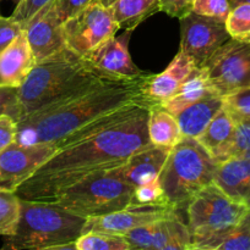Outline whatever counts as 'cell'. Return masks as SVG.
Returning a JSON list of instances; mask_svg holds the SVG:
<instances>
[{"instance_id": "cell-37", "label": "cell", "mask_w": 250, "mask_h": 250, "mask_svg": "<svg viewBox=\"0 0 250 250\" xmlns=\"http://www.w3.org/2000/svg\"><path fill=\"white\" fill-rule=\"evenodd\" d=\"M193 0H161V10L172 17L185 16L191 12Z\"/></svg>"}, {"instance_id": "cell-36", "label": "cell", "mask_w": 250, "mask_h": 250, "mask_svg": "<svg viewBox=\"0 0 250 250\" xmlns=\"http://www.w3.org/2000/svg\"><path fill=\"white\" fill-rule=\"evenodd\" d=\"M16 133L17 124L14 117L7 114L0 115V151L14 143Z\"/></svg>"}, {"instance_id": "cell-11", "label": "cell", "mask_w": 250, "mask_h": 250, "mask_svg": "<svg viewBox=\"0 0 250 250\" xmlns=\"http://www.w3.org/2000/svg\"><path fill=\"white\" fill-rule=\"evenodd\" d=\"M180 49L195 66H202L207 59L230 38L223 21L189 12L179 19Z\"/></svg>"}, {"instance_id": "cell-1", "label": "cell", "mask_w": 250, "mask_h": 250, "mask_svg": "<svg viewBox=\"0 0 250 250\" xmlns=\"http://www.w3.org/2000/svg\"><path fill=\"white\" fill-rule=\"evenodd\" d=\"M149 107L131 105L105 116L90 133L59 146L16 189L20 199L54 203L70 186L88 175L118 167L150 146Z\"/></svg>"}, {"instance_id": "cell-25", "label": "cell", "mask_w": 250, "mask_h": 250, "mask_svg": "<svg viewBox=\"0 0 250 250\" xmlns=\"http://www.w3.org/2000/svg\"><path fill=\"white\" fill-rule=\"evenodd\" d=\"M235 122L237 124L230 139L215 155L218 163L235 156H243L250 151V119L238 120Z\"/></svg>"}, {"instance_id": "cell-39", "label": "cell", "mask_w": 250, "mask_h": 250, "mask_svg": "<svg viewBox=\"0 0 250 250\" xmlns=\"http://www.w3.org/2000/svg\"><path fill=\"white\" fill-rule=\"evenodd\" d=\"M242 2H249L250 4V0H229V4L230 6H235L238 4H242Z\"/></svg>"}, {"instance_id": "cell-20", "label": "cell", "mask_w": 250, "mask_h": 250, "mask_svg": "<svg viewBox=\"0 0 250 250\" xmlns=\"http://www.w3.org/2000/svg\"><path fill=\"white\" fill-rule=\"evenodd\" d=\"M223 104V97L211 92L174 115L178 120L183 136L198 138L210 124L211 120L222 109Z\"/></svg>"}, {"instance_id": "cell-7", "label": "cell", "mask_w": 250, "mask_h": 250, "mask_svg": "<svg viewBox=\"0 0 250 250\" xmlns=\"http://www.w3.org/2000/svg\"><path fill=\"white\" fill-rule=\"evenodd\" d=\"M134 189L114 167L91 173L64 190L54 203L88 219L129 208Z\"/></svg>"}, {"instance_id": "cell-21", "label": "cell", "mask_w": 250, "mask_h": 250, "mask_svg": "<svg viewBox=\"0 0 250 250\" xmlns=\"http://www.w3.org/2000/svg\"><path fill=\"white\" fill-rule=\"evenodd\" d=\"M112 11L119 29L134 31L161 10V0H102Z\"/></svg>"}, {"instance_id": "cell-10", "label": "cell", "mask_w": 250, "mask_h": 250, "mask_svg": "<svg viewBox=\"0 0 250 250\" xmlns=\"http://www.w3.org/2000/svg\"><path fill=\"white\" fill-rule=\"evenodd\" d=\"M58 149L59 146L55 143L21 144L14 142L10 144L0 151V189L16 192Z\"/></svg>"}, {"instance_id": "cell-8", "label": "cell", "mask_w": 250, "mask_h": 250, "mask_svg": "<svg viewBox=\"0 0 250 250\" xmlns=\"http://www.w3.org/2000/svg\"><path fill=\"white\" fill-rule=\"evenodd\" d=\"M119 26L102 0L92 2L63 22L66 48L85 56L102 42L115 36Z\"/></svg>"}, {"instance_id": "cell-26", "label": "cell", "mask_w": 250, "mask_h": 250, "mask_svg": "<svg viewBox=\"0 0 250 250\" xmlns=\"http://www.w3.org/2000/svg\"><path fill=\"white\" fill-rule=\"evenodd\" d=\"M75 247L76 250H131L124 236L92 231L81 234Z\"/></svg>"}, {"instance_id": "cell-30", "label": "cell", "mask_w": 250, "mask_h": 250, "mask_svg": "<svg viewBox=\"0 0 250 250\" xmlns=\"http://www.w3.org/2000/svg\"><path fill=\"white\" fill-rule=\"evenodd\" d=\"M213 250H250V209Z\"/></svg>"}, {"instance_id": "cell-15", "label": "cell", "mask_w": 250, "mask_h": 250, "mask_svg": "<svg viewBox=\"0 0 250 250\" xmlns=\"http://www.w3.org/2000/svg\"><path fill=\"white\" fill-rule=\"evenodd\" d=\"M25 33L36 62L66 48L63 22L54 12L51 1L27 22Z\"/></svg>"}, {"instance_id": "cell-34", "label": "cell", "mask_w": 250, "mask_h": 250, "mask_svg": "<svg viewBox=\"0 0 250 250\" xmlns=\"http://www.w3.org/2000/svg\"><path fill=\"white\" fill-rule=\"evenodd\" d=\"M24 31V26L12 16H0V54Z\"/></svg>"}, {"instance_id": "cell-2", "label": "cell", "mask_w": 250, "mask_h": 250, "mask_svg": "<svg viewBox=\"0 0 250 250\" xmlns=\"http://www.w3.org/2000/svg\"><path fill=\"white\" fill-rule=\"evenodd\" d=\"M146 77L105 81L80 94L31 112L16 121L15 142L55 143L60 146L91 124L113 112L131 105L147 106L141 93Z\"/></svg>"}, {"instance_id": "cell-4", "label": "cell", "mask_w": 250, "mask_h": 250, "mask_svg": "<svg viewBox=\"0 0 250 250\" xmlns=\"http://www.w3.org/2000/svg\"><path fill=\"white\" fill-rule=\"evenodd\" d=\"M87 219L68 211L55 203L20 200L16 229L4 237V250H76Z\"/></svg>"}, {"instance_id": "cell-22", "label": "cell", "mask_w": 250, "mask_h": 250, "mask_svg": "<svg viewBox=\"0 0 250 250\" xmlns=\"http://www.w3.org/2000/svg\"><path fill=\"white\" fill-rule=\"evenodd\" d=\"M211 92L213 90L208 82L205 68L202 66H195L178 90L161 105H163L173 115H176L184 107L198 102Z\"/></svg>"}, {"instance_id": "cell-31", "label": "cell", "mask_w": 250, "mask_h": 250, "mask_svg": "<svg viewBox=\"0 0 250 250\" xmlns=\"http://www.w3.org/2000/svg\"><path fill=\"white\" fill-rule=\"evenodd\" d=\"M223 103L235 121L250 119V85L225 95Z\"/></svg>"}, {"instance_id": "cell-3", "label": "cell", "mask_w": 250, "mask_h": 250, "mask_svg": "<svg viewBox=\"0 0 250 250\" xmlns=\"http://www.w3.org/2000/svg\"><path fill=\"white\" fill-rule=\"evenodd\" d=\"M109 80L117 78L102 73L70 49H61L36 62L16 89V121Z\"/></svg>"}, {"instance_id": "cell-35", "label": "cell", "mask_w": 250, "mask_h": 250, "mask_svg": "<svg viewBox=\"0 0 250 250\" xmlns=\"http://www.w3.org/2000/svg\"><path fill=\"white\" fill-rule=\"evenodd\" d=\"M93 0H51V7L61 22L73 17Z\"/></svg>"}, {"instance_id": "cell-5", "label": "cell", "mask_w": 250, "mask_h": 250, "mask_svg": "<svg viewBox=\"0 0 250 250\" xmlns=\"http://www.w3.org/2000/svg\"><path fill=\"white\" fill-rule=\"evenodd\" d=\"M218 161L196 138L183 137L171 149L159 173L167 204L172 209H186L191 198L213 183Z\"/></svg>"}, {"instance_id": "cell-33", "label": "cell", "mask_w": 250, "mask_h": 250, "mask_svg": "<svg viewBox=\"0 0 250 250\" xmlns=\"http://www.w3.org/2000/svg\"><path fill=\"white\" fill-rule=\"evenodd\" d=\"M50 1L51 0H20L16 4V7H15L11 16L16 21H19L25 29L27 22Z\"/></svg>"}, {"instance_id": "cell-6", "label": "cell", "mask_w": 250, "mask_h": 250, "mask_svg": "<svg viewBox=\"0 0 250 250\" xmlns=\"http://www.w3.org/2000/svg\"><path fill=\"white\" fill-rule=\"evenodd\" d=\"M250 208L228 197L211 183L196 193L186 207L193 249L213 250Z\"/></svg>"}, {"instance_id": "cell-32", "label": "cell", "mask_w": 250, "mask_h": 250, "mask_svg": "<svg viewBox=\"0 0 250 250\" xmlns=\"http://www.w3.org/2000/svg\"><path fill=\"white\" fill-rule=\"evenodd\" d=\"M230 9L229 0H193L191 12L225 22Z\"/></svg>"}, {"instance_id": "cell-13", "label": "cell", "mask_w": 250, "mask_h": 250, "mask_svg": "<svg viewBox=\"0 0 250 250\" xmlns=\"http://www.w3.org/2000/svg\"><path fill=\"white\" fill-rule=\"evenodd\" d=\"M130 31L120 37H110L91 50L83 58L97 70L109 77L122 81H134L146 77L150 73L137 67L129 53Z\"/></svg>"}, {"instance_id": "cell-9", "label": "cell", "mask_w": 250, "mask_h": 250, "mask_svg": "<svg viewBox=\"0 0 250 250\" xmlns=\"http://www.w3.org/2000/svg\"><path fill=\"white\" fill-rule=\"evenodd\" d=\"M202 67L212 90L221 97L250 85V43L229 38Z\"/></svg>"}, {"instance_id": "cell-16", "label": "cell", "mask_w": 250, "mask_h": 250, "mask_svg": "<svg viewBox=\"0 0 250 250\" xmlns=\"http://www.w3.org/2000/svg\"><path fill=\"white\" fill-rule=\"evenodd\" d=\"M195 67L194 61L186 54L179 51L168 67L161 73H150L142 83V98L147 107L162 104L178 90L189 73Z\"/></svg>"}, {"instance_id": "cell-17", "label": "cell", "mask_w": 250, "mask_h": 250, "mask_svg": "<svg viewBox=\"0 0 250 250\" xmlns=\"http://www.w3.org/2000/svg\"><path fill=\"white\" fill-rule=\"evenodd\" d=\"M169 146L150 144L131 154L125 163L118 166L120 177L132 187L153 181L159 177L167 158L171 153Z\"/></svg>"}, {"instance_id": "cell-14", "label": "cell", "mask_w": 250, "mask_h": 250, "mask_svg": "<svg viewBox=\"0 0 250 250\" xmlns=\"http://www.w3.org/2000/svg\"><path fill=\"white\" fill-rule=\"evenodd\" d=\"M178 215L172 208H126L119 211L110 212L102 216L88 217L85 232H103V233L124 236L127 232L145 226L147 224Z\"/></svg>"}, {"instance_id": "cell-24", "label": "cell", "mask_w": 250, "mask_h": 250, "mask_svg": "<svg viewBox=\"0 0 250 250\" xmlns=\"http://www.w3.org/2000/svg\"><path fill=\"white\" fill-rule=\"evenodd\" d=\"M235 120L225 107L216 114V116L211 120L202 133L198 137V142L215 158L221 148L227 143L232 137L235 128Z\"/></svg>"}, {"instance_id": "cell-40", "label": "cell", "mask_w": 250, "mask_h": 250, "mask_svg": "<svg viewBox=\"0 0 250 250\" xmlns=\"http://www.w3.org/2000/svg\"><path fill=\"white\" fill-rule=\"evenodd\" d=\"M243 156H245V158H248V159H250V151H248L247 154H244V155Z\"/></svg>"}, {"instance_id": "cell-38", "label": "cell", "mask_w": 250, "mask_h": 250, "mask_svg": "<svg viewBox=\"0 0 250 250\" xmlns=\"http://www.w3.org/2000/svg\"><path fill=\"white\" fill-rule=\"evenodd\" d=\"M16 89L17 88L0 87V115L7 114L16 121Z\"/></svg>"}, {"instance_id": "cell-28", "label": "cell", "mask_w": 250, "mask_h": 250, "mask_svg": "<svg viewBox=\"0 0 250 250\" xmlns=\"http://www.w3.org/2000/svg\"><path fill=\"white\" fill-rule=\"evenodd\" d=\"M225 28L232 39L250 43V4L242 2L230 9L225 21Z\"/></svg>"}, {"instance_id": "cell-29", "label": "cell", "mask_w": 250, "mask_h": 250, "mask_svg": "<svg viewBox=\"0 0 250 250\" xmlns=\"http://www.w3.org/2000/svg\"><path fill=\"white\" fill-rule=\"evenodd\" d=\"M131 208H169L163 188L158 178L135 187L131 197Z\"/></svg>"}, {"instance_id": "cell-19", "label": "cell", "mask_w": 250, "mask_h": 250, "mask_svg": "<svg viewBox=\"0 0 250 250\" xmlns=\"http://www.w3.org/2000/svg\"><path fill=\"white\" fill-rule=\"evenodd\" d=\"M213 183L228 197L250 208V159L235 156L218 163Z\"/></svg>"}, {"instance_id": "cell-23", "label": "cell", "mask_w": 250, "mask_h": 250, "mask_svg": "<svg viewBox=\"0 0 250 250\" xmlns=\"http://www.w3.org/2000/svg\"><path fill=\"white\" fill-rule=\"evenodd\" d=\"M147 131L152 144L169 148H173L184 137L176 117L161 104L149 107Z\"/></svg>"}, {"instance_id": "cell-27", "label": "cell", "mask_w": 250, "mask_h": 250, "mask_svg": "<svg viewBox=\"0 0 250 250\" xmlns=\"http://www.w3.org/2000/svg\"><path fill=\"white\" fill-rule=\"evenodd\" d=\"M20 198L12 190L0 189V236H11L20 216Z\"/></svg>"}, {"instance_id": "cell-18", "label": "cell", "mask_w": 250, "mask_h": 250, "mask_svg": "<svg viewBox=\"0 0 250 250\" xmlns=\"http://www.w3.org/2000/svg\"><path fill=\"white\" fill-rule=\"evenodd\" d=\"M36 65L25 29L0 54V87L19 88Z\"/></svg>"}, {"instance_id": "cell-12", "label": "cell", "mask_w": 250, "mask_h": 250, "mask_svg": "<svg viewBox=\"0 0 250 250\" xmlns=\"http://www.w3.org/2000/svg\"><path fill=\"white\" fill-rule=\"evenodd\" d=\"M124 237L131 250H193L188 225L179 215L137 227Z\"/></svg>"}, {"instance_id": "cell-41", "label": "cell", "mask_w": 250, "mask_h": 250, "mask_svg": "<svg viewBox=\"0 0 250 250\" xmlns=\"http://www.w3.org/2000/svg\"><path fill=\"white\" fill-rule=\"evenodd\" d=\"M0 1H1V0H0ZM14 1H16V2H19V1H20V0H14Z\"/></svg>"}]
</instances>
